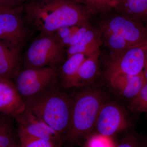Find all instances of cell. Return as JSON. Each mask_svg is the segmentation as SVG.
I'll return each mask as SVG.
<instances>
[{
  "instance_id": "1",
  "label": "cell",
  "mask_w": 147,
  "mask_h": 147,
  "mask_svg": "<svg viewBox=\"0 0 147 147\" xmlns=\"http://www.w3.org/2000/svg\"><path fill=\"white\" fill-rule=\"evenodd\" d=\"M25 21L41 35L88 23V13L73 0H32L23 7Z\"/></svg>"
},
{
  "instance_id": "2",
  "label": "cell",
  "mask_w": 147,
  "mask_h": 147,
  "mask_svg": "<svg viewBox=\"0 0 147 147\" xmlns=\"http://www.w3.org/2000/svg\"><path fill=\"white\" fill-rule=\"evenodd\" d=\"M24 101L26 108L55 130L64 142L69 125L72 98L55 86Z\"/></svg>"
},
{
  "instance_id": "3",
  "label": "cell",
  "mask_w": 147,
  "mask_h": 147,
  "mask_svg": "<svg viewBox=\"0 0 147 147\" xmlns=\"http://www.w3.org/2000/svg\"><path fill=\"white\" fill-rule=\"evenodd\" d=\"M105 102V95L98 88H88L72 98L68 131L64 142L78 145L95 126L98 113Z\"/></svg>"
},
{
  "instance_id": "4",
  "label": "cell",
  "mask_w": 147,
  "mask_h": 147,
  "mask_svg": "<svg viewBox=\"0 0 147 147\" xmlns=\"http://www.w3.org/2000/svg\"><path fill=\"white\" fill-rule=\"evenodd\" d=\"M14 84L23 100L56 86L59 71L56 66L26 68L15 74Z\"/></svg>"
},
{
  "instance_id": "5",
  "label": "cell",
  "mask_w": 147,
  "mask_h": 147,
  "mask_svg": "<svg viewBox=\"0 0 147 147\" xmlns=\"http://www.w3.org/2000/svg\"><path fill=\"white\" fill-rule=\"evenodd\" d=\"M64 54V47L54 34H40L26 52L25 64L27 68L56 66L62 61Z\"/></svg>"
},
{
  "instance_id": "6",
  "label": "cell",
  "mask_w": 147,
  "mask_h": 147,
  "mask_svg": "<svg viewBox=\"0 0 147 147\" xmlns=\"http://www.w3.org/2000/svg\"><path fill=\"white\" fill-rule=\"evenodd\" d=\"M23 11V6L15 8L0 6V44L20 50L28 35Z\"/></svg>"
},
{
  "instance_id": "7",
  "label": "cell",
  "mask_w": 147,
  "mask_h": 147,
  "mask_svg": "<svg viewBox=\"0 0 147 147\" xmlns=\"http://www.w3.org/2000/svg\"><path fill=\"white\" fill-rule=\"evenodd\" d=\"M100 31L116 35L131 47L147 44V28L140 21L120 13L107 18Z\"/></svg>"
},
{
  "instance_id": "8",
  "label": "cell",
  "mask_w": 147,
  "mask_h": 147,
  "mask_svg": "<svg viewBox=\"0 0 147 147\" xmlns=\"http://www.w3.org/2000/svg\"><path fill=\"white\" fill-rule=\"evenodd\" d=\"M147 44L112 53L107 62L106 76L116 74L137 75L143 72Z\"/></svg>"
},
{
  "instance_id": "9",
  "label": "cell",
  "mask_w": 147,
  "mask_h": 147,
  "mask_svg": "<svg viewBox=\"0 0 147 147\" xmlns=\"http://www.w3.org/2000/svg\"><path fill=\"white\" fill-rule=\"evenodd\" d=\"M14 118L18 125V134L43 139L62 146L63 141L61 136L28 108H26Z\"/></svg>"
},
{
  "instance_id": "10",
  "label": "cell",
  "mask_w": 147,
  "mask_h": 147,
  "mask_svg": "<svg viewBox=\"0 0 147 147\" xmlns=\"http://www.w3.org/2000/svg\"><path fill=\"white\" fill-rule=\"evenodd\" d=\"M129 121L120 106L112 102H104L98 115L95 127L98 133L111 137L127 128Z\"/></svg>"
},
{
  "instance_id": "11",
  "label": "cell",
  "mask_w": 147,
  "mask_h": 147,
  "mask_svg": "<svg viewBox=\"0 0 147 147\" xmlns=\"http://www.w3.org/2000/svg\"><path fill=\"white\" fill-rule=\"evenodd\" d=\"M26 108L14 83L0 77V113L15 118Z\"/></svg>"
},
{
  "instance_id": "12",
  "label": "cell",
  "mask_w": 147,
  "mask_h": 147,
  "mask_svg": "<svg viewBox=\"0 0 147 147\" xmlns=\"http://www.w3.org/2000/svg\"><path fill=\"white\" fill-rule=\"evenodd\" d=\"M106 77L115 91L131 100L137 96L146 83L143 72L137 75L116 74Z\"/></svg>"
},
{
  "instance_id": "13",
  "label": "cell",
  "mask_w": 147,
  "mask_h": 147,
  "mask_svg": "<svg viewBox=\"0 0 147 147\" xmlns=\"http://www.w3.org/2000/svg\"><path fill=\"white\" fill-rule=\"evenodd\" d=\"M102 42L99 31L90 26L79 42L68 47L67 58L76 54H83L88 57L99 52Z\"/></svg>"
},
{
  "instance_id": "14",
  "label": "cell",
  "mask_w": 147,
  "mask_h": 147,
  "mask_svg": "<svg viewBox=\"0 0 147 147\" xmlns=\"http://www.w3.org/2000/svg\"><path fill=\"white\" fill-rule=\"evenodd\" d=\"M99 51L88 56L79 67L70 88L86 86L91 84L99 71Z\"/></svg>"
},
{
  "instance_id": "15",
  "label": "cell",
  "mask_w": 147,
  "mask_h": 147,
  "mask_svg": "<svg viewBox=\"0 0 147 147\" xmlns=\"http://www.w3.org/2000/svg\"><path fill=\"white\" fill-rule=\"evenodd\" d=\"M20 59L19 49L0 44V77L10 79L15 75Z\"/></svg>"
},
{
  "instance_id": "16",
  "label": "cell",
  "mask_w": 147,
  "mask_h": 147,
  "mask_svg": "<svg viewBox=\"0 0 147 147\" xmlns=\"http://www.w3.org/2000/svg\"><path fill=\"white\" fill-rule=\"evenodd\" d=\"M87 57L83 54H75L68 57L65 62L59 71V76L62 86L70 88L79 67Z\"/></svg>"
},
{
  "instance_id": "17",
  "label": "cell",
  "mask_w": 147,
  "mask_h": 147,
  "mask_svg": "<svg viewBox=\"0 0 147 147\" xmlns=\"http://www.w3.org/2000/svg\"><path fill=\"white\" fill-rule=\"evenodd\" d=\"M116 8L120 13L140 21L147 13V0H119Z\"/></svg>"
},
{
  "instance_id": "18",
  "label": "cell",
  "mask_w": 147,
  "mask_h": 147,
  "mask_svg": "<svg viewBox=\"0 0 147 147\" xmlns=\"http://www.w3.org/2000/svg\"><path fill=\"white\" fill-rule=\"evenodd\" d=\"M82 6L88 14H102L116 8L119 0H73Z\"/></svg>"
},
{
  "instance_id": "19",
  "label": "cell",
  "mask_w": 147,
  "mask_h": 147,
  "mask_svg": "<svg viewBox=\"0 0 147 147\" xmlns=\"http://www.w3.org/2000/svg\"><path fill=\"white\" fill-rule=\"evenodd\" d=\"M11 117L0 113V147H7L15 142V133Z\"/></svg>"
},
{
  "instance_id": "20",
  "label": "cell",
  "mask_w": 147,
  "mask_h": 147,
  "mask_svg": "<svg viewBox=\"0 0 147 147\" xmlns=\"http://www.w3.org/2000/svg\"><path fill=\"white\" fill-rule=\"evenodd\" d=\"M129 108L136 115L147 113V83H145L137 96L131 99Z\"/></svg>"
},
{
  "instance_id": "21",
  "label": "cell",
  "mask_w": 147,
  "mask_h": 147,
  "mask_svg": "<svg viewBox=\"0 0 147 147\" xmlns=\"http://www.w3.org/2000/svg\"><path fill=\"white\" fill-rule=\"evenodd\" d=\"M111 137L100 134L88 136L84 147H115Z\"/></svg>"
},
{
  "instance_id": "22",
  "label": "cell",
  "mask_w": 147,
  "mask_h": 147,
  "mask_svg": "<svg viewBox=\"0 0 147 147\" xmlns=\"http://www.w3.org/2000/svg\"><path fill=\"white\" fill-rule=\"evenodd\" d=\"M21 147H62L53 142L37 139L22 134H18Z\"/></svg>"
},
{
  "instance_id": "23",
  "label": "cell",
  "mask_w": 147,
  "mask_h": 147,
  "mask_svg": "<svg viewBox=\"0 0 147 147\" xmlns=\"http://www.w3.org/2000/svg\"><path fill=\"white\" fill-rule=\"evenodd\" d=\"M32 0H0V6L15 8L22 6L23 5Z\"/></svg>"
},
{
  "instance_id": "24",
  "label": "cell",
  "mask_w": 147,
  "mask_h": 147,
  "mask_svg": "<svg viewBox=\"0 0 147 147\" xmlns=\"http://www.w3.org/2000/svg\"><path fill=\"white\" fill-rule=\"evenodd\" d=\"M115 147H141L138 140L135 137L127 138Z\"/></svg>"
},
{
  "instance_id": "25",
  "label": "cell",
  "mask_w": 147,
  "mask_h": 147,
  "mask_svg": "<svg viewBox=\"0 0 147 147\" xmlns=\"http://www.w3.org/2000/svg\"><path fill=\"white\" fill-rule=\"evenodd\" d=\"M143 72L145 82L146 83H147V44L146 45V61H145L144 67Z\"/></svg>"
},
{
  "instance_id": "26",
  "label": "cell",
  "mask_w": 147,
  "mask_h": 147,
  "mask_svg": "<svg viewBox=\"0 0 147 147\" xmlns=\"http://www.w3.org/2000/svg\"><path fill=\"white\" fill-rule=\"evenodd\" d=\"M7 147H21V146L20 144H16V142H14V143L11 144Z\"/></svg>"
},
{
  "instance_id": "27",
  "label": "cell",
  "mask_w": 147,
  "mask_h": 147,
  "mask_svg": "<svg viewBox=\"0 0 147 147\" xmlns=\"http://www.w3.org/2000/svg\"><path fill=\"white\" fill-rule=\"evenodd\" d=\"M144 18H146V19H147V13L146 14V16H145V17Z\"/></svg>"
},
{
  "instance_id": "28",
  "label": "cell",
  "mask_w": 147,
  "mask_h": 147,
  "mask_svg": "<svg viewBox=\"0 0 147 147\" xmlns=\"http://www.w3.org/2000/svg\"><path fill=\"white\" fill-rule=\"evenodd\" d=\"M146 147H147V145Z\"/></svg>"
}]
</instances>
